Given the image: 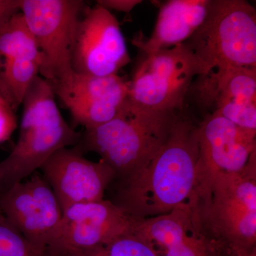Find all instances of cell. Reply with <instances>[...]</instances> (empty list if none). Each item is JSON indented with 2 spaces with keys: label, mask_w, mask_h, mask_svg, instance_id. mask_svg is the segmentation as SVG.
<instances>
[{
  "label": "cell",
  "mask_w": 256,
  "mask_h": 256,
  "mask_svg": "<svg viewBox=\"0 0 256 256\" xmlns=\"http://www.w3.org/2000/svg\"><path fill=\"white\" fill-rule=\"evenodd\" d=\"M198 77L202 98L214 109L226 102L256 104V68L232 67Z\"/></svg>",
  "instance_id": "obj_15"
},
{
  "label": "cell",
  "mask_w": 256,
  "mask_h": 256,
  "mask_svg": "<svg viewBox=\"0 0 256 256\" xmlns=\"http://www.w3.org/2000/svg\"><path fill=\"white\" fill-rule=\"evenodd\" d=\"M206 74V66L185 43L143 54L128 82V98L148 110L182 112L194 78Z\"/></svg>",
  "instance_id": "obj_6"
},
{
  "label": "cell",
  "mask_w": 256,
  "mask_h": 256,
  "mask_svg": "<svg viewBox=\"0 0 256 256\" xmlns=\"http://www.w3.org/2000/svg\"><path fill=\"white\" fill-rule=\"evenodd\" d=\"M137 220L108 200L66 208L45 256H70L90 250L134 228Z\"/></svg>",
  "instance_id": "obj_8"
},
{
  "label": "cell",
  "mask_w": 256,
  "mask_h": 256,
  "mask_svg": "<svg viewBox=\"0 0 256 256\" xmlns=\"http://www.w3.org/2000/svg\"><path fill=\"white\" fill-rule=\"evenodd\" d=\"M2 66H3V60L1 56H0V95L2 96L3 97L6 99L8 102L12 106V107L15 108L14 104H13L12 100L11 98H10L9 92H8V90H6V87H5L4 82H2Z\"/></svg>",
  "instance_id": "obj_26"
},
{
  "label": "cell",
  "mask_w": 256,
  "mask_h": 256,
  "mask_svg": "<svg viewBox=\"0 0 256 256\" xmlns=\"http://www.w3.org/2000/svg\"><path fill=\"white\" fill-rule=\"evenodd\" d=\"M21 0H0V28L20 11Z\"/></svg>",
  "instance_id": "obj_24"
},
{
  "label": "cell",
  "mask_w": 256,
  "mask_h": 256,
  "mask_svg": "<svg viewBox=\"0 0 256 256\" xmlns=\"http://www.w3.org/2000/svg\"><path fill=\"white\" fill-rule=\"evenodd\" d=\"M130 62L120 24L109 10L96 4L84 8L72 55L75 73L106 77L116 75Z\"/></svg>",
  "instance_id": "obj_10"
},
{
  "label": "cell",
  "mask_w": 256,
  "mask_h": 256,
  "mask_svg": "<svg viewBox=\"0 0 256 256\" xmlns=\"http://www.w3.org/2000/svg\"><path fill=\"white\" fill-rule=\"evenodd\" d=\"M40 170L62 212L73 205L104 200L106 190L116 178L109 165L101 160L86 159L76 146L56 152Z\"/></svg>",
  "instance_id": "obj_12"
},
{
  "label": "cell",
  "mask_w": 256,
  "mask_h": 256,
  "mask_svg": "<svg viewBox=\"0 0 256 256\" xmlns=\"http://www.w3.org/2000/svg\"><path fill=\"white\" fill-rule=\"evenodd\" d=\"M134 232L156 256H227L228 248L212 236L191 204L166 214L137 220Z\"/></svg>",
  "instance_id": "obj_11"
},
{
  "label": "cell",
  "mask_w": 256,
  "mask_h": 256,
  "mask_svg": "<svg viewBox=\"0 0 256 256\" xmlns=\"http://www.w3.org/2000/svg\"><path fill=\"white\" fill-rule=\"evenodd\" d=\"M210 0H170L162 3L154 31L146 38L142 33L132 44L142 54H150L188 42L201 26Z\"/></svg>",
  "instance_id": "obj_14"
},
{
  "label": "cell",
  "mask_w": 256,
  "mask_h": 256,
  "mask_svg": "<svg viewBox=\"0 0 256 256\" xmlns=\"http://www.w3.org/2000/svg\"><path fill=\"white\" fill-rule=\"evenodd\" d=\"M85 3L80 0H21L20 12L44 58L40 73L54 90L68 85L77 26Z\"/></svg>",
  "instance_id": "obj_7"
},
{
  "label": "cell",
  "mask_w": 256,
  "mask_h": 256,
  "mask_svg": "<svg viewBox=\"0 0 256 256\" xmlns=\"http://www.w3.org/2000/svg\"><path fill=\"white\" fill-rule=\"evenodd\" d=\"M142 2V1L141 0H98L97 1V4L109 11L116 10V11L129 13L137 5Z\"/></svg>",
  "instance_id": "obj_23"
},
{
  "label": "cell",
  "mask_w": 256,
  "mask_h": 256,
  "mask_svg": "<svg viewBox=\"0 0 256 256\" xmlns=\"http://www.w3.org/2000/svg\"><path fill=\"white\" fill-rule=\"evenodd\" d=\"M256 137L255 133L238 128L217 111L207 114L198 126L197 184L242 171L256 154Z\"/></svg>",
  "instance_id": "obj_13"
},
{
  "label": "cell",
  "mask_w": 256,
  "mask_h": 256,
  "mask_svg": "<svg viewBox=\"0 0 256 256\" xmlns=\"http://www.w3.org/2000/svg\"><path fill=\"white\" fill-rule=\"evenodd\" d=\"M198 126L180 112L156 156L137 172L119 180L110 201L136 220L166 214L190 203L198 178Z\"/></svg>",
  "instance_id": "obj_1"
},
{
  "label": "cell",
  "mask_w": 256,
  "mask_h": 256,
  "mask_svg": "<svg viewBox=\"0 0 256 256\" xmlns=\"http://www.w3.org/2000/svg\"><path fill=\"white\" fill-rule=\"evenodd\" d=\"M53 88L37 76L22 101L23 112L18 142L0 162V192L28 178L41 169L62 148L76 146L82 132L64 120L57 107Z\"/></svg>",
  "instance_id": "obj_3"
},
{
  "label": "cell",
  "mask_w": 256,
  "mask_h": 256,
  "mask_svg": "<svg viewBox=\"0 0 256 256\" xmlns=\"http://www.w3.org/2000/svg\"><path fill=\"white\" fill-rule=\"evenodd\" d=\"M227 256H256V247L252 249L228 248Z\"/></svg>",
  "instance_id": "obj_25"
},
{
  "label": "cell",
  "mask_w": 256,
  "mask_h": 256,
  "mask_svg": "<svg viewBox=\"0 0 256 256\" xmlns=\"http://www.w3.org/2000/svg\"><path fill=\"white\" fill-rule=\"evenodd\" d=\"M0 212L44 254L63 214L53 190L37 172L0 192Z\"/></svg>",
  "instance_id": "obj_9"
},
{
  "label": "cell",
  "mask_w": 256,
  "mask_h": 256,
  "mask_svg": "<svg viewBox=\"0 0 256 256\" xmlns=\"http://www.w3.org/2000/svg\"><path fill=\"white\" fill-rule=\"evenodd\" d=\"M0 56L4 60L24 58L34 60L40 64V68L43 65V56L20 11L0 28Z\"/></svg>",
  "instance_id": "obj_17"
},
{
  "label": "cell",
  "mask_w": 256,
  "mask_h": 256,
  "mask_svg": "<svg viewBox=\"0 0 256 256\" xmlns=\"http://www.w3.org/2000/svg\"><path fill=\"white\" fill-rule=\"evenodd\" d=\"M40 64L24 58L3 60L2 79L15 108L22 105L34 79L40 73Z\"/></svg>",
  "instance_id": "obj_19"
},
{
  "label": "cell",
  "mask_w": 256,
  "mask_h": 256,
  "mask_svg": "<svg viewBox=\"0 0 256 256\" xmlns=\"http://www.w3.org/2000/svg\"><path fill=\"white\" fill-rule=\"evenodd\" d=\"M15 109L0 95V143L8 140L18 126Z\"/></svg>",
  "instance_id": "obj_22"
},
{
  "label": "cell",
  "mask_w": 256,
  "mask_h": 256,
  "mask_svg": "<svg viewBox=\"0 0 256 256\" xmlns=\"http://www.w3.org/2000/svg\"><path fill=\"white\" fill-rule=\"evenodd\" d=\"M214 70L256 68V10L244 0H210L203 24L185 42Z\"/></svg>",
  "instance_id": "obj_5"
},
{
  "label": "cell",
  "mask_w": 256,
  "mask_h": 256,
  "mask_svg": "<svg viewBox=\"0 0 256 256\" xmlns=\"http://www.w3.org/2000/svg\"><path fill=\"white\" fill-rule=\"evenodd\" d=\"M128 97L100 100H70L63 102L70 110L74 124L92 129L107 124L122 108Z\"/></svg>",
  "instance_id": "obj_18"
},
{
  "label": "cell",
  "mask_w": 256,
  "mask_h": 256,
  "mask_svg": "<svg viewBox=\"0 0 256 256\" xmlns=\"http://www.w3.org/2000/svg\"><path fill=\"white\" fill-rule=\"evenodd\" d=\"M129 82L116 75L98 77L74 72L68 85L56 90L62 102L128 97Z\"/></svg>",
  "instance_id": "obj_16"
},
{
  "label": "cell",
  "mask_w": 256,
  "mask_h": 256,
  "mask_svg": "<svg viewBox=\"0 0 256 256\" xmlns=\"http://www.w3.org/2000/svg\"><path fill=\"white\" fill-rule=\"evenodd\" d=\"M0 256H44L0 212Z\"/></svg>",
  "instance_id": "obj_21"
},
{
  "label": "cell",
  "mask_w": 256,
  "mask_h": 256,
  "mask_svg": "<svg viewBox=\"0 0 256 256\" xmlns=\"http://www.w3.org/2000/svg\"><path fill=\"white\" fill-rule=\"evenodd\" d=\"M136 226V225H134ZM70 256H156V252L134 232L118 236L98 246Z\"/></svg>",
  "instance_id": "obj_20"
},
{
  "label": "cell",
  "mask_w": 256,
  "mask_h": 256,
  "mask_svg": "<svg viewBox=\"0 0 256 256\" xmlns=\"http://www.w3.org/2000/svg\"><path fill=\"white\" fill-rule=\"evenodd\" d=\"M208 233L228 248L256 247V154L240 172L197 184L190 202Z\"/></svg>",
  "instance_id": "obj_4"
},
{
  "label": "cell",
  "mask_w": 256,
  "mask_h": 256,
  "mask_svg": "<svg viewBox=\"0 0 256 256\" xmlns=\"http://www.w3.org/2000/svg\"><path fill=\"white\" fill-rule=\"evenodd\" d=\"M180 112L148 110L128 98L114 118L85 130L76 148L82 154L95 152L120 180L137 172L159 151Z\"/></svg>",
  "instance_id": "obj_2"
}]
</instances>
